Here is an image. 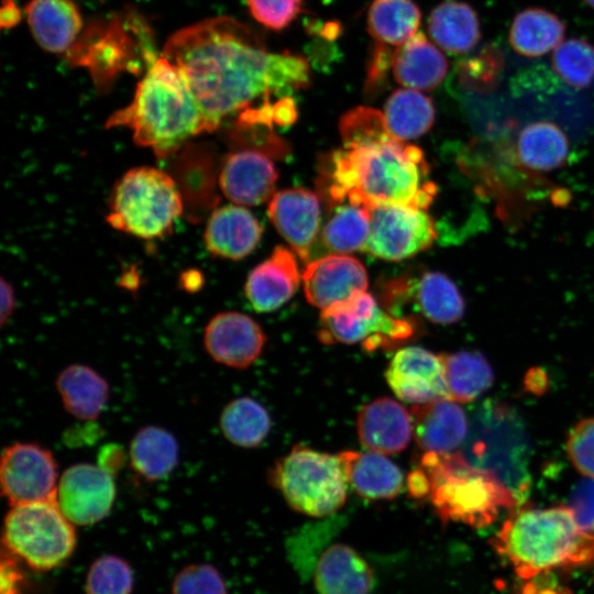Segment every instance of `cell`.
I'll return each mask as SVG.
<instances>
[{
  "mask_svg": "<svg viewBox=\"0 0 594 594\" xmlns=\"http://www.w3.org/2000/svg\"><path fill=\"white\" fill-rule=\"evenodd\" d=\"M162 56L180 73L207 121L219 130L249 109L305 89L307 59L267 50L261 36L230 16L200 21L174 33Z\"/></svg>",
  "mask_w": 594,
  "mask_h": 594,
  "instance_id": "6da1fadb",
  "label": "cell"
},
{
  "mask_svg": "<svg viewBox=\"0 0 594 594\" xmlns=\"http://www.w3.org/2000/svg\"><path fill=\"white\" fill-rule=\"evenodd\" d=\"M429 166L416 145L384 136L336 151L330 157L327 195L370 209L400 205L427 209L437 194Z\"/></svg>",
  "mask_w": 594,
  "mask_h": 594,
  "instance_id": "7a4b0ae2",
  "label": "cell"
},
{
  "mask_svg": "<svg viewBox=\"0 0 594 594\" xmlns=\"http://www.w3.org/2000/svg\"><path fill=\"white\" fill-rule=\"evenodd\" d=\"M124 127L133 141L169 158L200 133L207 121L178 69L164 56L156 58L138 84L130 105L114 112L106 128Z\"/></svg>",
  "mask_w": 594,
  "mask_h": 594,
  "instance_id": "3957f363",
  "label": "cell"
},
{
  "mask_svg": "<svg viewBox=\"0 0 594 594\" xmlns=\"http://www.w3.org/2000/svg\"><path fill=\"white\" fill-rule=\"evenodd\" d=\"M493 546L524 579L594 561V532L579 526L569 506L514 513L494 537Z\"/></svg>",
  "mask_w": 594,
  "mask_h": 594,
  "instance_id": "277c9868",
  "label": "cell"
},
{
  "mask_svg": "<svg viewBox=\"0 0 594 594\" xmlns=\"http://www.w3.org/2000/svg\"><path fill=\"white\" fill-rule=\"evenodd\" d=\"M419 468L428 477V497L442 520L483 528L497 518L501 508L517 505L508 487L463 453L425 452Z\"/></svg>",
  "mask_w": 594,
  "mask_h": 594,
  "instance_id": "5b68a950",
  "label": "cell"
},
{
  "mask_svg": "<svg viewBox=\"0 0 594 594\" xmlns=\"http://www.w3.org/2000/svg\"><path fill=\"white\" fill-rule=\"evenodd\" d=\"M107 221L144 240L166 235L184 213L180 191L170 174L154 167L128 170L116 184Z\"/></svg>",
  "mask_w": 594,
  "mask_h": 594,
  "instance_id": "8992f818",
  "label": "cell"
},
{
  "mask_svg": "<svg viewBox=\"0 0 594 594\" xmlns=\"http://www.w3.org/2000/svg\"><path fill=\"white\" fill-rule=\"evenodd\" d=\"M271 479L293 509L311 517L330 516L346 499L340 454L296 446L275 464Z\"/></svg>",
  "mask_w": 594,
  "mask_h": 594,
  "instance_id": "52a82bcc",
  "label": "cell"
},
{
  "mask_svg": "<svg viewBox=\"0 0 594 594\" xmlns=\"http://www.w3.org/2000/svg\"><path fill=\"white\" fill-rule=\"evenodd\" d=\"M463 455L496 476L519 501L528 488L529 446L519 416L503 404L485 405L476 416Z\"/></svg>",
  "mask_w": 594,
  "mask_h": 594,
  "instance_id": "ba28073f",
  "label": "cell"
},
{
  "mask_svg": "<svg viewBox=\"0 0 594 594\" xmlns=\"http://www.w3.org/2000/svg\"><path fill=\"white\" fill-rule=\"evenodd\" d=\"M74 526L56 499L14 505L4 517L3 548L32 569L51 570L73 554Z\"/></svg>",
  "mask_w": 594,
  "mask_h": 594,
  "instance_id": "9c48e42d",
  "label": "cell"
},
{
  "mask_svg": "<svg viewBox=\"0 0 594 594\" xmlns=\"http://www.w3.org/2000/svg\"><path fill=\"white\" fill-rule=\"evenodd\" d=\"M320 324L322 342L361 344L366 351L391 348L415 333L410 319L387 312L366 290L322 309Z\"/></svg>",
  "mask_w": 594,
  "mask_h": 594,
  "instance_id": "30bf717a",
  "label": "cell"
},
{
  "mask_svg": "<svg viewBox=\"0 0 594 594\" xmlns=\"http://www.w3.org/2000/svg\"><path fill=\"white\" fill-rule=\"evenodd\" d=\"M437 237L435 221L425 209L380 205L371 208L363 251L386 261H402L429 249Z\"/></svg>",
  "mask_w": 594,
  "mask_h": 594,
  "instance_id": "8fae6325",
  "label": "cell"
},
{
  "mask_svg": "<svg viewBox=\"0 0 594 594\" xmlns=\"http://www.w3.org/2000/svg\"><path fill=\"white\" fill-rule=\"evenodd\" d=\"M0 483L10 506L56 499L55 458L38 443H12L1 454Z\"/></svg>",
  "mask_w": 594,
  "mask_h": 594,
  "instance_id": "7c38bea8",
  "label": "cell"
},
{
  "mask_svg": "<svg viewBox=\"0 0 594 594\" xmlns=\"http://www.w3.org/2000/svg\"><path fill=\"white\" fill-rule=\"evenodd\" d=\"M113 475L99 464L78 463L67 468L58 480L56 503L77 526L102 520L116 499Z\"/></svg>",
  "mask_w": 594,
  "mask_h": 594,
  "instance_id": "4fadbf2b",
  "label": "cell"
},
{
  "mask_svg": "<svg viewBox=\"0 0 594 594\" xmlns=\"http://www.w3.org/2000/svg\"><path fill=\"white\" fill-rule=\"evenodd\" d=\"M170 175L180 191L184 213L198 222L213 211L219 201L220 164L216 150L208 143L187 142L170 156Z\"/></svg>",
  "mask_w": 594,
  "mask_h": 594,
  "instance_id": "5bb4252c",
  "label": "cell"
},
{
  "mask_svg": "<svg viewBox=\"0 0 594 594\" xmlns=\"http://www.w3.org/2000/svg\"><path fill=\"white\" fill-rule=\"evenodd\" d=\"M386 381L403 402L422 405L450 398L442 354L408 345L396 351L387 369Z\"/></svg>",
  "mask_w": 594,
  "mask_h": 594,
  "instance_id": "9a60e30c",
  "label": "cell"
},
{
  "mask_svg": "<svg viewBox=\"0 0 594 594\" xmlns=\"http://www.w3.org/2000/svg\"><path fill=\"white\" fill-rule=\"evenodd\" d=\"M266 343V334L250 316L238 311L215 315L206 324L204 345L217 363L246 369L257 360Z\"/></svg>",
  "mask_w": 594,
  "mask_h": 594,
  "instance_id": "2e32d148",
  "label": "cell"
},
{
  "mask_svg": "<svg viewBox=\"0 0 594 594\" xmlns=\"http://www.w3.org/2000/svg\"><path fill=\"white\" fill-rule=\"evenodd\" d=\"M278 178L271 156L252 148H233L220 164L219 187L232 202L257 206L274 195Z\"/></svg>",
  "mask_w": 594,
  "mask_h": 594,
  "instance_id": "e0dca14e",
  "label": "cell"
},
{
  "mask_svg": "<svg viewBox=\"0 0 594 594\" xmlns=\"http://www.w3.org/2000/svg\"><path fill=\"white\" fill-rule=\"evenodd\" d=\"M302 283L308 302L322 310L356 292L366 290L369 279L358 258L331 254L310 262L304 271Z\"/></svg>",
  "mask_w": 594,
  "mask_h": 594,
  "instance_id": "ac0fdd59",
  "label": "cell"
},
{
  "mask_svg": "<svg viewBox=\"0 0 594 594\" xmlns=\"http://www.w3.org/2000/svg\"><path fill=\"white\" fill-rule=\"evenodd\" d=\"M268 217L279 234L302 260L308 258L321 221L320 200L305 188H288L274 194Z\"/></svg>",
  "mask_w": 594,
  "mask_h": 594,
  "instance_id": "d6986e66",
  "label": "cell"
},
{
  "mask_svg": "<svg viewBox=\"0 0 594 594\" xmlns=\"http://www.w3.org/2000/svg\"><path fill=\"white\" fill-rule=\"evenodd\" d=\"M356 429L365 448L384 454L403 451L414 435L411 414L389 397L366 404L359 413Z\"/></svg>",
  "mask_w": 594,
  "mask_h": 594,
  "instance_id": "ffe728a7",
  "label": "cell"
},
{
  "mask_svg": "<svg viewBox=\"0 0 594 594\" xmlns=\"http://www.w3.org/2000/svg\"><path fill=\"white\" fill-rule=\"evenodd\" d=\"M414 437L425 452L452 453L464 443L469 422L463 409L451 398H441L411 409Z\"/></svg>",
  "mask_w": 594,
  "mask_h": 594,
  "instance_id": "44dd1931",
  "label": "cell"
},
{
  "mask_svg": "<svg viewBox=\"0 0 594 594\" xmlns=\"http://www.w3.org/2000/svg\"><path fill=\"white\" fill-rule=\"evenodd\" d=\"M299 282L295 255L284 246H276L248 276L245 296L256 311H274L295 295Z\"/></svg>",
  "mask_w": 594,
  "mask_h": 594,
  "instance_id": "7402d4cb",
  "label": "cell"
},
{
  "mask_svg": "<svg viewBox=\"0 0 594 594\" xmlns=\"http://www.w3.org/2000/svg\"><path fill=\"white\" fill-rule=\"evenodd\" d=\"M262 237V227L246 208L227 205L216 208L206 224L205 243L219 257L240 260L249 255Z\"/></svg>",
  "mask_w": 594,
  "mask_h": 594,
  "instance_id": "603a6c76",
  "label": "cell"
},
{
  "mask_svg": "<svg viewBox=\"0 0 594 594\" xmlns=\"http://www.w3.org/2000/svg\"><path fill=\"white\" fill-rule=\"evenodd\" d=\"M392 72L403 87L429 91L444 79L448 61L424 33L417 32L395 48Z\"/></svg>",
  "mask_w": 594,
  "mask_h": 594,
  "instance_id": "cb8c5ba5",
  "label": "cell"
},
{
  "mask_svg": "<svg viewBox=\"0 0 594 594\" xmlns=\"http://www.w3.org/2000/svg\"><path fill=\"white\" fill-rule=\"evenodd\" d=\"M348 483L362 497L377 501L391 499L404 488V474L399 466L376 451L339 453Z\"/></svg>",
  "mask_w": 594,
  "mask_h": 594,
  "instance_id": "d4e9b609",
  "label": "cell"
},
{
  "mask_svg": "<svg viewBox=\"0 0 594 594\" xmlns=\"http://www.w3.org/2000/svg\"><path fill=\"white\" fill-rule=\"evenodd\" d=\"M315 583L319 594H369L373 586V573L353 548L337 543L319 558Z\"/></svg>",
  "mask_w": 594,
  "mask_h": 594,
  "instance_id": "484cf974",
  "label": "cell"
},
{
  "mask_svg": "<svg viewBox=\"0 0 594 594\" xmlns=\"http://www.w3.org/2000/svg\"><path fill=\"white\" fill-rule=\"evenodd\" d=\"M25 13L35 41L51 53L67 51L82 26L78 8L72 0H31Z\"/></svg>",
  "mask_w": 594,
  "mask_h": 594,
  "instance_id": "4316f807",
  "label": "cell"
},
{
  "mask_svg": "<svg viewBox=\"0 0 594 594\" xmlns=\"http://www.w3.org/2000/svg\"><path fill=\"white\" fill-rule=\"evenodd\" d=\"M56 389L66 411L80 420L97 419L109 399L108 382L84 364H70L61 371Z\"/></svg>",
  "mask_w": 594,
  "mask_h": 594,
  "instance_id": "83f0119b",
  "label": "cell"
},
{
  "mask_svg": "<svg viewBox=\"0 0 594 594\" xmlns=\"http://www.w3.org/2000/svg\"><path fill=\"white\" fill-rule=\"evenodd\" d=\"M428 31L443 51L453 55L470 52L481 37L480 21L474 9L454 0L441 2L431 11Z\"/></svg>",
  "mask_w": 594,
  "mask_h": 594,
  "instance_id": "f1b7e54d",
  "label": "cell"
},
{
  "mask_svg": "<svg viewBox=\"0 0 594 594\" xmlns=\"http://www.w3.org/2000/svg\"><path fill=\"white\" fill-rule=\"evenodd\" d=\"M176 438L158 426L142 427L129 446L132 469L146 481H158L169 475L178 463Z\"/></svg>",
  "mask_w": 594,
  "mask_h": 594,
  "instance_id": "f546056e",
  "label": "cell"
},
{
  "mask_svg": "<svg viewBox=\"0 0 594 594\" xmlns=\"http://www.w3.org/2000/svg\"><path fill=\"white\" fill-rule=\"evenodd\" d=\"M564 32L565 25L556 14L540 8H528L514 18L509 43L518 54L537 57L556 48Z\"/></svg>",
  "mask_w": 594,
  "mask_h": 594,
  "instance_id": "4dcf8cb0",
  "label": "cell"
},
{
  "mask_svg": "<svg viewBox=\"0 0 594 594\" xmlns=\"http://www.w3.org/2000/svg\"><path fill=\"white\" fill-rule=\"evenodd\" d=\"M384 117L389 132L399 141H409L427 133L435 123L432 101L416 89L395 90L385 103Z\"/></svg>",
  "mask_w": 594,
  "mask_h": 594,
  "instance_id": "1f68e13d",
  "label": "cell"
},
{
  "mask_svg": "<svg viewBox=\"0 0 594 594\" xmlns=\"http://www.w3.org/2000/svg\"><path fill=\"white\" fill-rule=\"evenodd\" d=\"M569 150L566 135L552 122H532L519 133L518 155L521 163L531 169L549 172L563 166Z\"/></svg>",
  "mask_w": 594,
  "mask_h": 594,
  "instance_id": "d6a6232c",
  "label": "cell"
},
{
  "mask_svg": "<svg viewBox=\"0 0 594 594\" xmlns=\"http://www.w3.org/2000/svg\"><path fill=\"white\" fill-rule=\"evenodd\" d=\"M420 11L413 0H374L367 29L375 43L398 47L417 33Z\"/></svg>",
  "mask_w": 594,
  "mask_h": 594,
  "instance_id": "836d02e7",
  "label": "cell"
},
{
  "mask_svg": "<svg viewBox=\"0 0 594 594\" xmlns=\"http://www.w3.org/2000/svg\"><path fill=\"white\" fill-rule=\"evenodd\" d=\"M415 300L419 311L437 324H451L462 319L465 310L463 296L443 273L426 272L418 280Z\"/></svg>",
  "mask_w": 594,
  "mask_h": 594,
  "instance_id": "e575fe53",
  "label": "cell"
},
{
  "mask_svg": "<svg viewBox=\"0 0 594 594\" xmlns=\"http://www.w3.org/2000/svg\"><path fill=\"white\" fill-rule=\"evenodd\" d=\"M219 424L228 441L241 448H255L266 439L272 420L257 400L243 396L226 405Z\"/></svg>",
  "mask_w": 594,
  "mask_h": 594,
  "instance_id": "d590c367",
  "label": "cell"
},
{
  "mask_svg": "<svg viewBox=\"0 0 594 594\" xmlns=\"http://www.w3.org/2000/svg\"><path fill=\"white\" fill-rule=\"evenodd\" d=\"M450 398L470 403L486 392L494 381L492 366L475 351L442 354Z\"/></svg>",
  "mask_w": 594,
  "mask_h": 594,
  "instance_id": "8d00e7d4",
  "label": "cell"
},
{
  "mask_svg": "<svg viewBox=\"0 0 594 594\" xmlns=\"http://www.w3.org/2000/svg\"><path fill=\"white\" fill-rule=\"evenodd\" d=\"M371 229V209L365 205L344 201L326 223L323 245L336 254L363 250Z\"/></svg>",
  "mask_w": 594,
  "mask_h": 594,
  "instance_id": "74e56055",
  "label": "cell"
},
{
  "mask_svg": "<svg viewBox=\"0 0 594 594\" xmlns=\"http://www.w3.org/2000/svg\"><path fill=\"white\" fill-rule=\"evenodd\" d=\"M552 67L571 87L585 88L594 80V46L582 38L566 40L554 48Z\"/></svg>",
  "mask_w": 594,
  "mask_h": 594,
  "instance_id": "f35d334b",
  "label": "cell"
},
{
  "mask_svg": "<svg viewBox=\"0 0 594 594\" xmlns=\"http://www.w3.org/2000/svg\"><path fill=\"white\" fill-rule=\"evenodd\" d=\"M133 572L120 557L106 554L96 559L86 578V594H131Z\"/></svg>",
  "mask_w": 594,
  "mask_h": 594,
  "instance_id": "ab89813d",
  "label": "cell"
},
{
  "mask_svg": "<svg viewBox=\"0 0 594 594\" xmlns=\"http://www.w3.org/2000/svg\"><path fill=\"white\" fill-rule=\"evenodd\" d=\"M503 54L493 46L483 48L476 56L463 61L458 67L460 84L473 91L491 90L503 70Z\"/></svg>",
  "mask_w": 594,
  "mask_h": 594,
  "instance_id": "60d3db41",
  "label": "cell"
},
{
  "mask_svg": "<svg viewBox=\"0 0 594 594\" xmlns=\"http://www.w3.org/2000/svg\"><path fill=\"white\" fill-rule=\"evenodd\" d=\"M343 146H351L384 136L389 132L384 113L370 107L345 112L339 123Z\"/></svg>",
  "mask_w": 594,
  "mask_h": 594,
  "instance_id": "b9f144b4",
  "label": "cell"
},
{
  "mask_svg": "<svg viewBox=\"0 0 594 594\" xmlns=\"http://www.w3.org/2000/svg\"><path fill=\"white\" fill-rule=\"evenodd\" d=\"M172 594H228L219 571L207 563L182 569L172 584Z\"/></svg>",
  "mask_w": 594,
  "mask_h": 594,
  "instance_id": "7bdbcfd3",
  "label": "cell"
},
{
  "mask_svg": "<svg viewBox=\"0 0 594 594\" xmlns=\"http://www.w3.org/2000/svg\"><path fill=\"white\" fill-rule=\"evenodd\" d=\"M565 447L574 468L594 479V417L579 421L570 430Z\"/></svg>",
  "mask_w": 594,
  "mask_h": 594,
  "instance_id": "ee69618b",
  "label": "cell"
},
{
  "mask_svg": "<svg viewBox=\"0 0 594 594\" xmlns=\"http://www.w3.org/2000/svg\"><path fill=\"white\" fill-rule=\"evenodd\" d=\"M304 0H246L252 15L272 30L287 28L301 12Z\"/></svg>",
  "mask_w": 594,
  "mask_h": 594,
  "instance_id": "f6af8a7d",
  "label": "cell"
},
{
  "mask_svg": "<svg viewBox=\"0 0 594 594\" xmlns=\"http://www.w3.org/2000/svg\"><path fill=\"white\" fill-rule=\"evenodd\" d=\"M569 507L579 526L594 532V479L583 480L575 486Z\"/></svg>",
  "mask_w": 594,
  "mask_h": 594,
  "instance_id": "bcb514c9",
  "label": "cell"
},
{
  "mask_svg": "<svg viewBox=\"0 0 594 594\" xmlns=\"http://www.w3.org/2000/svg\"><path fill=\"white\" fill-rule=\"evenodd\" d=\"M393 54L388 46L375 43L367 69L365 89L369 94L376 91L384 80L388 68H392Z\"/></svg>",
  "mask_w": 594,
  "mask_h": 594,
  "instance_id": "7dc6e473",
  "label": "cell"
},
{
  "mask_svg": "<svg viewBox=\"0 0 594 594\" xmlns=\"http://www.w3.org/2000/svg\"><path fill=\"white\" fill-rule=\"evenodd\" d=\"M16 557L7 550L1 560V594H21L23 581Z\"/></svg>",
  "mask_w": 594,
  "mask_h": 594,
  "instance_id": "c3c4849f",
  "label": "cell"
},
{
  "mask_svg": "<svg viewBox=\"0 0 594 594\" xmlns=\"http://www.w3.org/2000/svg\"><path fill=\"white\" fill-rule=\"evenodd\" d=\"M123 460L124 452L116 444H109L100 450L99 465L110 472L112 475L123 464Z\"/></svg>",
  "mask_w": 594,
  "mask_h": 594,
  "instance_id": "681fc988",
  "label": "cell"
},
{
  "mask_svg": "<svg viewBox=\"0 0 594 594\" xmlns=\"http://www.w3.org/2000/svg\"><path fill=\"white\" fill-rule=\"evenodd\" d=\"M15 308L14 289L4 278L1 279V326L10 318Z\"/></svg>",
  "mask_w": 594,
  "mask_h": 594,
  "instance_id": "f907efd6",
  "label": "cell"
},
{
  "mask_svg": "<svg viewBox=\"0 0 594 594\" xmlns=\"http://www.w3.org/2000/svg\"><path fill=\"white\" fill-rule=\"evenodd\" d=\"M585 3H587L590 7L594 8V0H583Z\"/></svg>",
  "mask_w": 594,
  "mask_h": 594,
  "instance_id": "816d5d0a",
  "label": "cell"
}]
</instances>
